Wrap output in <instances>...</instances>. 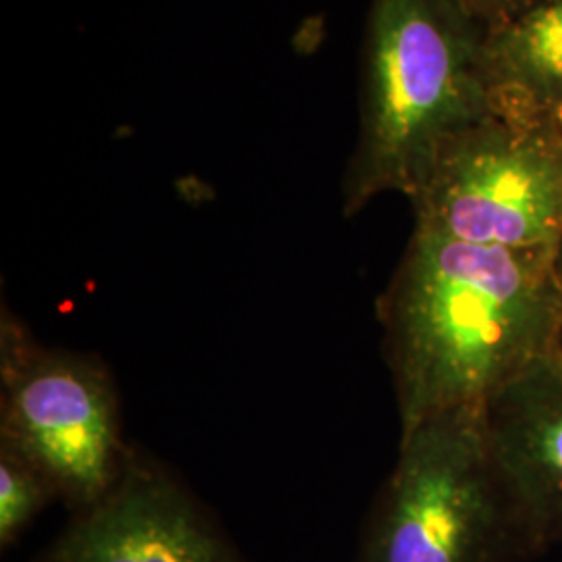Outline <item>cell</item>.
<instances>
[{
    "label": "cell",
    "instance_id": "cell-1",
    "mask_svg": "<svg viewBox=\"0 0 562 562\" xmlns=\"http://www.w3.org/2000/svg\"><path fill=\"white\" fill-rule=\"evenodd\" d=\"M402 434L485 406L557 348L561 294L552 255L413 232L378 301Z\"/></svg>",
    "mask_w": 562,
    "mask_h": 562
},
{
    "label": "cell",
    "instance_id": "cell-2",
    "mask_svg": "<svg viewBox=\"0 0 562 562\" xmlns=\"http://www.w3.org/2000/svg\"><path fill=\"white\" fill-rule=\"evenodd\" d=\"M482 38L459 0H369L359 136L341 183L348 217L387 192L411 199L443 144L494 111Z\"/></svg>",
    "mask_w": 562,
    "mask_h": 562
},
{
    "label": "cell",
    "instance_id": "cell-3",
    "mask_svg": "<svg viewBox=\"0 0 562 562\" xmlns=\"http://www.w3.org/2000/svg\"><path fill=\"white\" fill-rule=\"evenodd\" d=\"M538 552L483 406H467L402 434L357 562H519Z\"/></svg>",
    "mask_w": 562,
    "mask_h": 562
},
{
    "label": "cell",
    "instance_id": "cell-4",
    "mask_svg": "<svg viewBox=\"0 0 562 562\" xmlns=\"http://www.w3.org/2000/svg\"><path fill=\"white\" fill-rule=\"evenodd\" d=\"M0 446L53 483L71 513L99 503L120 480L132 446L120 394L97 357L44 346L20 317H0Z\"/></svg>",
    "mask_w": 562,
    "mask_h": 562
},
{
    "label": "cell",
    "instance_id": "cell-5",
    "mask_svg": "<svg viewBox=\"0 0 562 562\" xmlns=\"http://www.w3.org/2000/svg\"><path fill=\"white\" fill-rule=\"evenodd\" d=\"M408 201L423 232L554 255L562 236L561 130L548 117L492 111L443 144Z\"/></svg>",
    "mask_w": 562,
    "mask_h": 562
},
{
    "label": "cell",
    "instance_id": "cell-6",
    "mask_svg": "<svg viewBox=\"0 0 562 562\" xmlns=\"http://www.w3.org/2000/svg\"><path fill=\"white\" fill-rule=\"evenodd\" d=\"M38 562H248L194 494L132 446L120 480L71 521Z\"/></svg>",
    "mask_w": 562,
    "mask_h": 562
},
{
    "label": "cell",
    "instance_id": "cell-7",
    "mask_svg": "<svg viewBox=\"0 0 562 562\" xmlns=\"http://www.w3.org/2000/svg\"><path fill=\"white\" fill-rule=\"evenodd\" d=\"M490 442L540 550L562 542V352L552 348L483 406Z\"/></svg>",
    "mask_w": 562,
    "mask_h": 562
},
{
    "label": "cell",
    "instance_id": "cell-8",
    "mask_svg": "<svg viewBox=\"0 0 562 562\" xmlns=\"http://www.w3.org/2000/svg\"><path fill=\"white\" fill-rule=\"evenodd\" d=\"M482 69L494 111L519 117L562 111V0L485 30Z\"/></svg>",
    "mask_w": 562,
    "mask_h": 562
},
{
    "label": "cell",
    "instance_id": "cell-9",
    "mask_svg": "<svg viewBox=\"0 0 562 562\" xmlns=\"http://www.w3.org/2000/svg\"><path fill=\"white\" fill-rule=\"evenodd\" d=\"M55 501L59 496L53 483L18 452L0 446V548L20 542L23 531Z\"/></svg>",
    "mask_w": 562,
    "mask_h": 562
},
{
    "label": "cell",
    "instance_id": "cell-10",
    "mask_svg": "<svg viewBox=\"0 0 562 562\" xmlns=\"http://www.w3.org/2000/svg\"><path fill=\"white\" fill-rule=\"evenodd\" d=\"M462 9L471 15L483 32L506 21L515 20L522 13L531 11L533 7L548 2V0H459Z\"/></svg>",
    "mask_w": 562,
    "mask_h": 562
},
{
    "label": "cell",
    "instance_id": "cell-11",
    "mask_svg": "<svg viewBox=\"0 0 562 562\" xmlns=\"http://www.w3.org/2000/svg\"><path fill=\"white\" fill-rule=\"evenodd\" d=\"M552 276H554L559 294H561V325H559V336H557V350L562 352V236L554 248V255H552Z\"/></svg>",
    "mask_w": 562,
    "mask_h": 562
},
{
    "label": "cell",
    "instance_id": "cell-12",
    "mask_svg": "<svg viewBox=\"0 0 562 562\" xmlns=\"http://www.w3.org/2000/svg\"><path fill=\"white\" fill-rule=\"evenodd\" d=\"M548 120L554 121V125H557V127H559V130H561V134H562V111H559V113H554V115H550V117H548Z\"/></svg>",
    "mask_w": 562,
    "mask_h": 562
}]
</instances>
